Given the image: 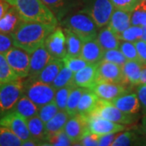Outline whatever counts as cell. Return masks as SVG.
<instances>
[{"instance_id": "6da1fadb", "label": "cell", "mask_w": 146, "mask_h": 146, "mask_svg": "<svg viewBox=\"0 0 146 146\" xmlns=\"http://www.w3.org/2000/svg\"><path fill=\"white\" fill-rule=\"evenodd\" d=\"M56 27V25L50 23L23 21L11 34L13 45L31 54L45 43L47 36Z\"/></svg>"}, {"instance_id": "7a4b0ae2", "label": "cell", "mask_w": 146, "mask_h": 146, "mask_svg": "<svg viewBox=\"0 0 146 146\" xmlns=\"http://www.w3.org/2000/svg\"><path fill=\"white\" fill-rule=\"evenodd\" d=\"M16 8L23 21L50 23L58 25V19L42 0H4Z\"/></svg>"}, {"instance_id": "3957f363", "label": "cell", "mask_w": 146, "mask_h": 146, "mask_svg": "<svg viewBox=\"0 0 146 146\" xmlns=\"http://www.w3.org/2000/svg\"><path fill=\"white\" fill-rule=\"evenodd\" d=\"M61 21L64 28L76 33L84 42L94 39L98 36L99 28L84 8L72 14H67Z\"/></svg>"}, {"instance_id": "277c9868", "label": "cell", "mask_w": 146, "mask_h": 146, "mask_svg": "<svg viewBox=\"0 0 146 146\" xmlns=\"http://www.w3.org/2000/svg\"><path fill=\"white\" fill-rule=\"evenodd\" d=\"M27 78L24 81V94L33 102L38 108L54 101L56 89L51 84L35 79Z\"/></svg>"}, {"instance_id": "5b68a950", "label": "cell", "mask_w": 146, "mask_h": 146, "mask_svg": "<svg viewBox=\"0 0 146 146\" xmlns=\"http://www.w3.org/2000/svg\"><path fill=\"white\" fill-rule=\"evenodd\" d=\"M89 115L102 117L116 123L125 126L136 123L138 119L137 114H127L123 112L110 101L102 99L98 100L95 108Z\"/></svg>"}, {"instance_id": "8992f818", "label": "cell", "mask_w": 146, "mask_h": 146, "mask_svg": "<svg viewBox=\"0 0 146 146\" xmlns=\"http://www.w3.org/2000/svg\"><path fill=\"white\" fill-rule=\"evenodd\" d=\"M24 94V81L21 79L0 84V118L11 112Z\"/></svg>"}, {"instance_id": "52a82bcc", "label": "cell", "mask_w": 146, "mask_h": 146, "mask_svg": "<svg viewBox=\"0 0 146 146\" xmlns=\"http://www.w3.org/2000/svg\"><path fill=\"white\" fill-rule=\"evenodd\" d=\"M84 9L89 13L99 29L108 25L115 7L110 0H86Z\"/></svg>"}, {"instance_id": "ba28073f", "label": "cell", "mask_w": 146, "mask_h": 146, "mask_svg": "<svg viewBox=\"0 0 146 146\" xmlns=\"http://www.w3.org/2000/svg\"><path fill=\"white\" fill-rule=\"evenodd\" d=\"M4 55L11 68L19 78H27L29 76L30 54L21 48L13 46Z\"/></svg>"}, {"instance_id": "9c48e42d", "label": "cell", "mask_w": 146, "mask_h": 146, "mask_svg": "<svg viewBox=\"0 0 146 146\" xmlns=\"http://www.w3.org/2000/svg\"><path fill=\"white\" fill-rule=\"evenodd\" d=\"M0 125L10 129L23 141L31 138L27 119L15 111H11L0 118Z\"/></svg>"}, {"instance_id": "30bf717a", "label": "cell", "mask_w": 146, "mask_h": 146, "mask_svg": "<svg viewBox=\"0 0 146 146\" xmlns=\"http://www.w3.org/2000/svg\"><path fill=\"white\" fill-rule=\"evenodd\" d=\"M45 46L54 58L63 59L67 54L66 35L63 29L56 27L54 30L47 36L45 41Z\"/></svg>"}, {"instance_id": "8fae6325", "label": "cell", "mask_w": 146, "mask_h": 146, "mask_svg": "<svg viewBox=\"0 0 146 146\" xmlns=\"http://www.w3.org/2000/svg\"><path fill=\"white\" fill-rule=\"evenodd\" d=\"M86 118L88 120L89 131L98 136L110 133H118L123 131L126 129L125 125L116 123L102 117L89 115Z\"/></svg>"}, {"instance_id": "7c38bea8", "label": "cell", "mask_w": 146, "mask_h": 146, "mask_svg": "<svg viewBox=\"0 0 146 146\" xmlns=\"http://www.w3.org/2000/svg\"><path fill=\"white\" fill-rule=\"evenodd\" d=\"M63 131L72 141L73 145H76L82 136L89 131L87 118L79 114L70 116Z\"/></svg>"}, {"instance_id": "4fadbf2b", "label": "cell", "mask_w": 146, "mask_h": 146, "mask_svg": "<svg viewBox=\"0 0 146 146\" xmlns=\"http://www.w3.org/2000/svg\"><path fill=\"white\" fill-rule=\"evenodd\" d=\"M91 89L96 94L99 99L110 102L128 90L124 84L115 83L104 80H98L91 88Z\"/></svg>"}, {"instance_id": "5bb4252c", "label": "cell", "mask_w": 146, "mask_h": 146, "mask_svg": "<svg viewBox=\"0 0 146 146\" xmlns=\"http://www.w3.org/2000/svg\"><path fill=\"white\" fill-rule=\"evenodd\" d=\"M98 80L125 84L122 67L115 63L107 62L102 59L99 63H98Z\"/></svg>"}, {"instance_id": "9a60e30c", "label": "cell", "mask_w": 146, "mask_h": 146, "mask_svg": "<svg viewBox=\"0 0 146 146\" xmlns=\"http://www.w3.org/2000/svg\"><path fill=\"white\" fill-rule=\"evenodd\" d=\"M98 80V63H89L74 73L73 84L84 89H91Z\"/></svg>"}, {"instance_id": "2e32d148", "label": "cell", "mask_w": 146, "mask_h": 146, "mask_svg": "<svg viewBox=\"0 0 146 146\" xmlns=\"http://www.w3.org/2000/svg\"><path fill=\"white\" fill-rule=\"evenodd\" d=\"M53 58L45 46V43L30 54V69L29 78H35Z\"/></svg>"}, {"instance_id": "e0dca14e", "label": "cell", "mask_w": 146, "mask_h": 146, "mask_svg": "<svg viewBox=\"0 0 146 146\" xmlns=\"http://www.w3.org/2000/svg\"><path fill=\"white\" fill-rule=\"evenodd\" d=\"M111 102L120 110L127 114H138L141 110L138 95L136 93L130 92L129 89L112 100Z\"/></svg>"}, {"instance_id": "ac0fdd59", "label": "cell", "mask_w": 146, "mask_h": 146, "mask_svg": "<svg viewBox=\"0 0 146 146\" xmlns=\"http://www.w3.org/2000/svg\"><path fill=\"white\" fill-rule=\"evenodd\" d=\"M104 50L96 38L84 42L80 56L89 63H98L102 59Z\"/></svg>"}, {"instance_id": "d6986e66", "label": "cell", "mask_w": 146, "mask_h": 146, "mask_svg": "<svg viewBox=\"0 0 146 146\" xmlns=\"http://www.w3.org/2000/svg\"><path fill=\"white\" fill-rule=\"evenodd\" d=\"M131 12L115 8L110 19L108 26L116 34L120 35L123 32L131 25Z\"/></svg>"}, {"instance_id": "ffe728a7", "label": "cell", "mask_w": 146, "mask_h": 146, "mask_svg": "<svg viewBox=\"0 0 146 146\" xmlns=\"http://www.w3.org/2000/svg\"><path fill=\"white\" fill-rule=\"evenodd\" d=\"M22 21L23 19L16 8L10 6L5 14L0 19V32L11 35Z\"/></svg>"}, {"instance_id": "44dd1931", "label": "cell", "mask_w": 146, "mask_h": 146, "mask_svg": "<svg viewBox=\"0 0 146 146\" xmlns=\"http://www.w3.org/2000/svg\"><path fill=\"white\" fill-rule=\"evenodd\" d=\"M103 50L112 49H119L121 40L118 34H116L108 25L101 29L96 37Z\"/></svg>"}, {"instance_id": "7402d4cb", "label": "cell", "mask_w": 146, "mask_h": 146, "mask_svg": "<svg viewBox=\"0 0 146 146\" xmlns=\"http://www.w3.org/2000/svg\"><path fill=\"white\" fill-rule=\"evenodd\" d=\"M145 66H143L139 61L127 60L126 63L122 66L124 83L129 84L131 85L140 84L141 70Z\"/></svg>"}, {"instance_id": "603a6c76", "label": "cell", "mask_w": 146, "mask_h": 146, "mask_svg": "<svg viewBox=\"0 0 146 146\" xmlns=\"http://www.w3.org/2000/svg\"><path fill=\"white\" fill-rule=\"evenodd\" d=\"M27 124L31 137L38 141L42 145H48L47 144V133L45 123L42 121L38 115H35L27 119Z\"/></svg>"}, {"instance_id": "cb8c5ba5", "label": "cell", "mask_w": 146, "mask_h": 146, "mask_svg": "<svg viewBox=\"0 0 146 146\" xmlns=\"http://www.w3.org/2000/svg\"><path fill=\"white\" fill-rule=\"evenodd\" d=\"M64 67L63 59L59 58H54L47 63V65L43 68L41 72L36 76L35 80H38L44 83L51 84L57 76L60 70ZM32 79V78H31Z\"/></svg>"}, {"instance_id": "d4e9b609", "label": "cell", "mask_w": 146, "mask_h": 146, "mask_svg": "<svg viewBox=\"0 0 146 146\" xmlns=\"http://www.w3.org/2000/svg\"><path fill=\"white\" fill-rule=\"evenodd\" d=\"M98 97L91 89H85L79 102L77 114L83 116H89L94 110L98 102Z\"/></svg>"}, {"instance_id": "484cf974", "label": "cell", "mask_w": 146, "mask_h": 146, "mask_svg": "<svg viewBox=\"0 0 146 146\" xmlns=\"http://www.w3.org/2000/svg\"><path fill=\"white\" fill-rule=\"evenodd\" d=\"M11 111H15L17 114L21 115L25 119H30L32 117L37 115L38 107L33 102H32L25 94H23L21 98L15 105Z\"/></svg>"}, {"instance_id": "4316f807", "label": "cell", "mask_w": 146, "mask_h": 146, "mask_svg": "<svg viewBox=\"0 0 146 146\" xmlns=\"http://www.w3.org/2000/svg\"><path fill=\"white\" fill-rule=\"evenodd\" d=\"M113 146L146 145V137L139 136L134 131H125L116 136Z\"/></svg>"}, {"instance_id": "83f0119b", "label": "cell", "mask_w": 146, "mask_h": 146, "mask_svg": "<svg viewBox=\"0 0 146 146\" xmlns=\"http://www.w3.org/2000/svg\"><path fill=\"white\" fill-rule=\"evenodd\" d=\"M56 16L58 21H61L68 14L75 0H42Z\"/></svg>"}, {"instance_id": "f1b7e54d", "label": "cell", "mask_w": 146, "mask_h": 146, "mask_svg": "<svg viewBox=\"0 0 146 146\" xmlns=\"http://www.w3.org/2000/svg\"><path fill=\"white\" fill-rule=\"evenodd\" d=\"M69 117L70 116L66 110H58L51 119L45 123L48 136L63 131Z\"/></svg>"}, {"instance_id": "f546056e", "label": "cell", "mask_w": 146, "mask_h": 146, "mask_svg": "<svg viewBox=\"0 0 146 146\" xmlns=\"http://www.w3.org/2000/svg\"><path fill=\"white\" fill-rule=\"evenodd\" d=\"M63 31L66 35L67 42V54L69 55H80L81 48L84 41L72 30L64 28Z\"/></svg>"}, {"instance_id": "4dcf8cb0", "label": "cell", "mask_w": 146, "mask_h": 146, "mask_svg": "<svg viewBox=\"0 0 146 146\" xmlns=\"http://www.w3.org/2000/svg\"><path fill=\"white\" fill-rule=\"evenodd\" d=\"M84 90H85L84 88L77 87V86H73L72 89H71L69 96H68L67 107H66V111L69 116L77 115V107H78L79 102Z\"/></svg>"}, {"instance_id": "1f68e13d", "label": "cell", "mask_w": 146, "mask_h": 146, "mask_svg": "<svg viewBox=\"0 0 146 146\" xmlns=\"http://www.w3.org/2000/svg\"><path fill=\"white\" fill-rule=\"evenodd\" d=\"M73 76H74V72L64 65V67L60 70L57 76L54 80L51 85L56 90L60 88L65 87V86L74 85L73 84Z\"/></svg>"}, {"instance_id": "d6a6232c", "label": "cell", "mask_w": 146, "mask_h": 146, "mask_svg": "<svg viewBox=\"0 0 146 146\" xmlns=\"http://www.w3.org/2000/svg\"><path fill=\"white\" fill-rule=\"evenodd\" d=\"M19 78L8 64L4 54H0V84L8 83Z\"/></svg>"}, {"instance_id": "836d02e7", "label": "cell", "mask_w": 146, "mask_h": 146, "mask_svg": "<svg viewBox=\"0 0 146 146\" xmlns=\"http://www.w3.org/2000/svg\"><path fill=\"white\" fill-rule=\"evenodd\" d=\"M23 141L7 127L0 125V146H21Z\"/></svg>"}, {"instance_id": "e575fe53", "label": "cell", "mask_w": 146, "mask_h": 146, "mask_svg": "<svg viewBox=\"0 0 146 146\" xmlns=\"http://www.w3.org/2000/svg\"><path fill=\"white\" fill-rule=\"evenodd\" d=\"M63 61L64 65L68 67L74 73L78 72L80 69H82L89 64L80 55L66 54V56L63 58Z\"/></svg>"}, {"instance_id": "d590c367", "label": "cell", "mask_w": 146, "mask_h": 146, "mask_svg": "<svg viewBox=\"0 0 146 146\" xmlns=\"http://www.w3.org/2000/svg\"><path fill=\"white\" fill-rule=\"evenodd\" d=\"M58 110L59 109L58 107L57 104L54 102V101H52V102L39 107L37 115L46 123L57 114Z\"/></svg>"}, {"instance_id": "8d00e7d4", "label": "cell", "mask_w": 146, "mask_h": 146, "mask_svg": "<svg viewBox=\"0 0 146 146\" xmlns=\"http://www.w3.org/2000/svg\"><path fill=\"white\" fill-rule=\"evenodd\" d=\"M143 33V28L136 25H131L126 30L123 32L120 35L119 39L121 41L136 42L141 39Z\"/></svg>"}, {"instance_id": "74e56055", "label": "cell", "mask_w": 146, "mask_h": 146, "mask_svg": "<svg viewBox=\"0 0 146 146\" xmlns=\"http://www.w3.org/2000/svg\"><path fill=\"white\" fill-rule=\"evenodd\" d=\"M47 144L48 145L68 146L72 145L73 142L63 130L57 133L49 135L47 137Z\"/></svg>"}, {"instance_id": "f35d334b", "label": "cell", "mask_w": 146, "mask_h": 146, "mask_svg": "<svg viewBox=\"0 0 146 146\" xmlns=\"http://www.w3.org/2000/svg\"><path fill=\"white\" fill-rule=\"evenodd\" d=\"M73 86L75 85H68L63 88L57 89L55 91L54 95V102L57 104L59 110H66L67 107V102H68V96L70 94L71 89H72Z\"/></svg>"}, {"instance_id": "ab89813d", "label": "cell", "mask_w": 146, "mask_h": 146, "mask_svg": "<svg viewBox=\"0 0 146 146\" xmlns=\"http://www.w3.org/2000/svg\"><path fill=\"white\" fill-rule=\"evenodd\" d=\"M102 60L115 63L119 66H123L127 61V58L120 51L119 49H112L105 50L102 56Z\"/></svg>"}, {"instance_id": "60d3db41", "label": "cell", "mask_w": 146, "mask_h": 146, "mask_svg": "<svg viewBox=\"0 0 146 146\" xmlns=\"http://www.w3.org/2000/svg\"><path fill=\"white\" fill-rule=\"evenodd\" d=\"M119 49L125 56L127 60L139 61V57H138L135 42L121 41Z\"/></svg>"}, {"instance_id": "b9f144b4", "label": "cell", "mask_w": 146, "mask_h": 146, "mask_svg": "<svg viewBox=\"0 0 146 146\" xmlns=\"http://www.w3.org/2000/svg\"><path fill=\"white\" fill-rule=\"evenodd\" d=\"M116 9L131 12L141 3V0H110Z\"/></svg>"}, {"instance_id": "7bdbcfd3", "label": "cell", "mask_w": 146, "mask_h": 146, "mask_svg": "<svg viewBox=\"0 0 146 146\" xmlns=\"http://www.w3.org/2000/svg\"><path fill=\"white\" fill-rule=\"evenodd\" d=\"M131 25L143 27L146 26V10L137 7L131 13Z\"/></svg>"}, {"instance_id": "ee69618b", "label": "cell", "mask_w": 146, "mask_h": 146, "mask_svg": "<svg viewBox=\"0 0 146 146\" xmlns=\"http://www.w3.org/2000/svg\"><path fill=\"white\" fill-rule=\"evenodd\" d=\"M100 136L88 131L85 133L82 138L77 142V145L83 146H98V141Z\"/></svg>"}, {"instance_id": "f6af8a7d", "label": "cell", "mask_w": 146, "mask_h": 146, "mask_svg": "<svg viewBox=\"0 0 146 146\" xmlns=\"http://www.w3.org/2000/svg\"><path fill=\"white\" fill-rule=\"evenodd\" d=\"M13 46L11 36L0 32V54H5Z\"/></svg>"}, {"instance_id": "bcb514c9", "label": "cell", "mask_w": 146, "mask_h": 146, "mask_svg": "<svg viewBox=\"0 0 146 146\" xmlns=\"http://www.w3.org/2000/svg\"><path fill=\"white\" fill-rule=\"evenodd\" d=\"M135 45L139 57V62L143 66H146V42L141 39L135 42Z\"/></svg>"}, {"instance_id": "7dc6e473", "label": "cell", "mask_w": 146, "mask_h": 146, "mask_svg": "<svg viewBox=\"0 0 146 146\" xmlns=\"http://www.w3.org/2000/svg\"><path fill=\"white\" fill-rule=\"evenodd\" d=\"M136 94L140 100L142 112L146 115V84H138L136 87Z\"/></svg>"}, {"instance_id": "c3c4849f", "label": "cell", "mask_w": 146, "mask_h": 146, "mask_svg": "<svg viewBox=\"0 0 146 146\" xmlns=\"http://www.w3.org/2000/svg\"><path fill=\"white\" fill-rule=\"evenodd\" d=\"M115 134L116 133H110L100 136L99 141H98V145L99 146H109L112 145L113 142L115 141Z\"/></svg>"}, {"instance_id": "681fc988", "label": "cell", "mask_w": 146, "mask_h": 146, "mask_svg": "<svg viewBox=\"0 0 146 146\" xmlns=\"http://www.w3.org/2000/svg\"><path fill=\"white\" fill-rule=\"evenodd\" d=\"M138 132L142 135V136H145L146 137V115L143 117V119L141 120V125L138 127Z\"/></svg>"}, {"instance_id": "f907efd6", "label": "cell", "mask_w": 146, "mask_h": 146, "mask_svg": "<svg viewBox=\"0 0 146 146\" xmlns=\"http://www.w3.org/2000/svg\"><path fill=\"white\" fill-rule=\"evenodd\" d=\"M23 146H37V145H42V144L38 141H36L35 139H33V137L28 139L26 141H23L22 143Z\"/></svg>"}, {"instance_id": "816d5d0a", "label": "cell", "mask_w": 146, "mask_h": 146, "mask_svg": "<svg viewBox=\"0 0 146 146\" xmlns=\"http://www.w3.org/2000/svg\"><path fill=\"white\" fill-rule=\"evenodd\" d=\"M10 5L4 0H0V19L5 14V12L9 8Z\"/></svg>"}, {"instance_id": "f5cc1de1", "label": "cell", "mask_w": 146, "mask_h": 146, "mask_svg": "<svg viewBox=\"0 0 146 146\" xmlns=\"http://www.w3.org/2000/svg\"><path fill=\"white\" fill-rule=\"evenodd\" d=\"M140 84H146V66H145L141 70Z\"/></svg>"}, {"instance_id": "db71d44e", "label": "cell", "mask_w": 146, "mask_h": 146, "mask_svg": "<svg viewBox=\"0 0 146 146\" xmlns=\"http://www.w3.org/2000/svg\"><path fill=\"white\" fill-rule=\"evenodd\" d=\"M141 40L146 42V26L143 27V33H142V36H141Z\"/></svg>"}, {"instance_id": "11a10c76", "label": "cell", "mask_w": 146, "mask_h": 146, "mask_svg": "<svg viewBox=\"0 0 146 146\" xmlns=\"http://www.w3.org/2000/svg\"><path fill=\"white\" fill-rule=\"evenodd\" d=\"M139 7H141L143 9H145L146 10V0H141V3L138 5Z\"/></svg>"}]
</instances>
